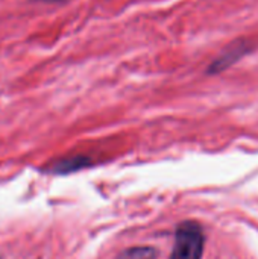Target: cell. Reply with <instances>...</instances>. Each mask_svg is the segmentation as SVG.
Returning <instances> with one entry per match:
<instances>
[{"instance_id":"1","label":"cell","mask_w":258,"mask_h":259,"mask_svg":"<svg viewBox=\"0 0 258 259\" xmlns=\"http://www.w3.org/2000/svg\"><path fill=\"white\" fill-rule=\"evenodd\" d=\"M205 237L201 226L195 222L181 223L175 234V244L170 259H201Z\"/></svg>"},{"instance_id":"2","label":"cell","mask_w":258,"mask_h":259,"mask_svg":"<svg viewBox=\"0 0 258 259\" xmlns=\"http://www.w3.org/2000/svg\"><path fill=\"white\" fill-rule=\"evenodd\" d=\"M251 50V46L246 41H237L233 46H230L220 56H217L208 67V73L214 74V73H222L224 70L230 68L231 65H234L237 61H240L245 55H248Z\"/></svg>"},{"instance_id":"3","label":"cell","mask_w":258,"mask_h":259,"mask_svg":"<svg viewBox=\"0 0 258 259\" xmlns=\"http://www.w3.org/2000/svg\"><path fill=\"white\" fill-rule=\"evenodd\" d=\"M85 165H88V159L87 158H84V156H73V158H67V159L55 162L52 171H55V173H70V171L79 170V168H82Z\"/></svg>"},{"instance_id":"4","label":"cell","mask_w":258,"mask_h":259,"mask_svg":"<svg viewBox=\"0 0 258 259\" xmlns=\"http://www.w3.org/2000/svg\"><path fill=\"white\" fill-rule=\"evenodd\" d=\"M157 250L154 247L140 246V247H131L123 250L116 259H155Z\"/></svg>"},{"instance_id":"5","label":"cell","mask_w":258,"mask_h":259,"mask_svg":"<svg viewBox=\"0 0 258 259\" xmlns=\"http://www.w3.org/2000/svg\"><path fill=\"white\" fill-rule=\"evenodd\" d=\"M41 2H47V3H55V2H64V0H41Z\"/></svg>"}]
</instances>
